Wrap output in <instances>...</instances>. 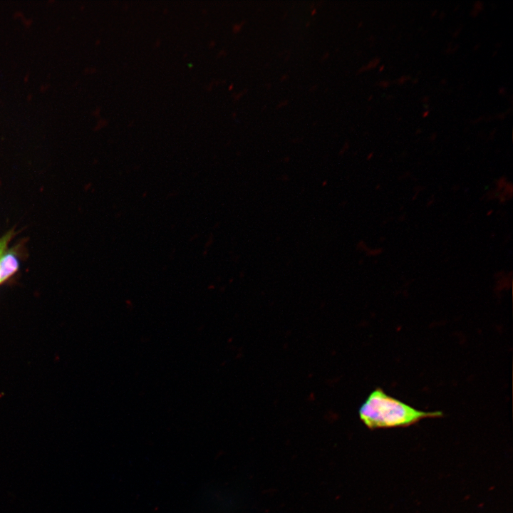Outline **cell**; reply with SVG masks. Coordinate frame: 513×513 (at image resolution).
<instances>
[{
  "label": "cell",
  "mask_w": 513,
  "mask_h": 513,
  "mask_svg": "<svg viewBox=\"0 0 513 513\" xmlns=\"http://www.w3.org/2000/svg\"><path fill=\"white\" fill-rule=\"evenodd\" d=\"M483 3L481 1H477L474 3V10L477 11V12L481 11L483 9Z\"/></svg>",
  "instance_id": "5b68a950"
},
{
  "label": "cell",
  "mask_w": 513,
  "mask_h": 513,
  "mask_svg": "<svg viewBox=\"0 0 513 513\" xmlns=\"http://www.w3.org/2000/svg\"><path fill=\"white\" fill-rule=\"evenodd\" d=\"M435 136H436V133H434V135H431V140H435Z\"/></svg>",
  "instance_id": "5bb4252c"
},
{
  "label": "cell",
  "mask_w": 513,
  "mask_h": 513,
  "mask_svg": "<svg viewBox=\"0 0 513 513\" xmlns=\"http://www.w3.org/2000/svg\"><path fill=\"white\" fill-rule=\"evenodd\" d=\"M19 267V261L15 252H4L0 256V285L11 277Z\"/></svg>",
  "instance_id": "7a4b0ae2"
},
{
  "label": "cell",
  "mask_w": 513,
  "mask_h": 513,
  "mask_svg": "<svg viewBox=\"0 0 513 513\" xmlns=\"http://www.w3.org/2000/svg\"><path fill=\"white\" fill-rule=\"evenodd\" d=\"M428 100V97H425V98L423 99V101L424 103H426Z\"/></svg>",
  "instance_id": "7c38bea8"
},
{
  "label": "cell",
  "mask_w": 513,
  "mask_h": 513,
  "mask_svg": "<svg viewBox=\"0 0 513 513\" xmlns=\"http://www.w3.org/2000/svg\"><path fill=\"white\" fill-rule=\"evenodd\" d=\"M442 415L441 411L416 409L388 395L380 388L373 390L359 408L361 420L370 429L404 428Z\"/></svg>",
  "instance_id": "6da1fadb"
},
{
  "label": "cell",
  "mask_w": 513,
  "mask_h": 513,
  "mask_svg": "<svg viewBox=\"0 0 513 513\" xmlns=\"http://www.w3.org/2000/svg\"><path fill=\"white\" fill-rule=\"evenodd\" d=\"M389 85H390V83L387 81H380V83H379V86H381L382 88H387L389 86Z\"/></svg>",
  "instance_id": "ba28073f"
},
{
  "label": "cell",
  "mask_w": 513,
  "mask_h": 513,
  "mask_svg": "<svg viewBox=\"0 0 513 513\" xmlns=\"http://www.w3.org/2000/svg\"><path fill=\"white\" fill-rule=\"evenodd\" d=\"M383 69H384V66L383 65V66H381L380 67L379 71L381 72V71H383Z\"/></svg>",
  "instance_id": "4fadbf2b"
},
{
  "label": "cell",
  "mask_w": 513,
  "mask_h": 513,
  "mask_svg": "<svg viewBox=\"0 0 513 513\" xmlns=\"http://www.w3.org/2000/svg\"><path fill=\"white\" fill-rule=\"evenodd\" d=\"M504 91H505V89L503 87L499 88V94H503L504 93Z\"/></svg>",
  "instance_id": "8fae6325"
},
{
  "label": "cell",
  "mask_w": 513,
  "mask_h": 513,
  "mask_svg": "<svg viewBox=\"0 0 513 513\" xmlns=\"http://www.w3.org/2000/svg\"><path fill=\"white\" fill-rule=\"evenodd\" d=\"M436 13H437V11H434V13L432 14V16H435Z\"/></svg>",
  "instance_id": "9a60e30c"
},
{
  "label": "cell",
  "mask_w": 513,
  "mask_h": 513,
  "mask_svg": "<svg viewBox=\"0 0 513 513\" xmlns=\"http://www.w3.org/2000/svg\"><path fill=\"white\" fill-rule=\"evenodd\" d=\"M478 13H479V12H477V11L472 10V11H471V15H472L473 17H475V16H477Z\"/></svg>",
  "instance_id": "30bf717a"
},
{
  "label": "cell",
  "mask_w": 513,
  "mask_h": 513,
  "mask_svg": "<svg viewBox=\"0 0 513 513\" xmlns=\"http://www.w3.org/2000/svg\"><path fill=\"white\" fill-rule=\"evenodd\" d=\"M15 233L11 230L0 238V256L6 251V249Z\"/></svg>",
  "instance_id": "3957f363"
},
{
  "label": "cell",
  "mask_w": 513,
  "mask_h": 513,
  "mask_svg": "<svg viewBox=\"0 0 513 513\" xmlns=\"http://www.w3.org/2000/svg\"><path fill=\"white\" fill-rule=\"evenodd\" d=\"M506 185V181L504 177H501L499 180L497 182V190H499L502 189L504 186Z\"/></svg>",
  "instance_id": "8992f818"
},
{
  "label": "cell",
  "mask_w": 513,
  "mask_h": 513,
  "mask_svg": "<svg viewBox=\"0 0 513 513\" xmlns=\"http://www.w3.org/2000/svg\"><path fill=\"white\" fill-rule=\"evenodd\" d=\"M379 62H380V58H375L370 62H369L368 64L365 68H363V70L365 71V70L374 68L375 67H376V66L378 64Z\"/></svg>",
  "instance_id": "277c9868"
},
{
  "label": "cell",
  "mask_w": 513,
  "mask_h": 513,
  "mask_svg": "<svg viewBox=\"0 0 513 513\" xmlns=\"http://www.w3.org/2000/svg\"><path fill=\"white\" fill-rule=\"evenodd\" d=\"M429 113H430V112H429L428 110L424 111V112L422 113V117H423V118H426V117H428V115H429Z\"/></svg>",
  "instance_id": "9c48e42d"
},
{
  "label": "cell",
  "mask_w": 513,
  "mask_h": 513,
  "mask_svg": "<svg viewBox=\"0 0 513 513\" xmlns=\"http://www.w3.org/2000/svg\"><path fill=\"white\" fill-rule=\"evenodd\" d=\"M410 78V77L409 76H402L398 80V83L399 84H403V83H404L405 82H406L408 80H409Z\"/></svg>",
  "instance_id": "52a82bcc"
}]
</instances>
